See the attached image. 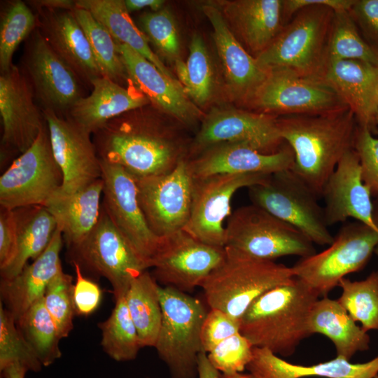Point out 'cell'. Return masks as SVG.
Here are the masks:
<instances>
[{
	"label": "cell",
	"mask_w": 378,
	"mask_h": 378,
	"mask_svg": "<svg viewBox=\"0 0 378 378\" xmlns=\"http://www.w3.org/2000/svg\"><path fill=\"white\" fill-rule=\"evenodd\" d=\"M355 0L283 1L284 26L255 59L262 68H286L321 80L327 62V46L334 11L349 10Z\"/></svg>",
	"instance_id": "1"
},
{
	"label": "cell",
	"mask_w": 378,
	"mask_h": 378,
	"mask_svg": "<svg viewBox=\"0 0 378 378\" xmlns=\"http://www.w3.org/2000/svg\"><path fill=\"white\" fill-rule=\"evenodd\" d=\"M282 139L293 150L292 170L319 197L344 155L354 148L357 122L346 108L320 115L277 118Z\"/></svg>",
	"instance_id": "2"
},
{
	"label": "cell",
	"mask_w": 378,
	"mask_h": 378,
	"mask_svg": "<svg viewBox=\"0 0 378 378\" xmlns=\"http://www.w3.org/2000/svg\"><path fill=\"white\" fill-rule=\"evenodd\" d=\"M320 295L297 277L255 299L240 319V333L253 346L288 357L312 335L309 318Z\"/></svg>",
	"instance_id": "3"
},
{
	"label": "cell",
	"mask_w": 378,
	"mask_h": 378,
	"mask_svg": "<svg viewBox=\"0 0 378 378\" xmlns=\"http://www.w3.org/2000/svg\"><path fill=\"white\" fill-rule=\"evenodd\" d=\"M93 134L99 159L122 167L136 178L166 174L188 160L178 143L155 125L121 115Z\"/></svg>",
	"instance_id": "4"
},
{
	"label": "cell",
	"mask_w": 378,
	"mask_h": 378,
	"mask_svg": "<svg viewBox=\"0 0 378 378\" xmlns=\"http://www.w3.org/2000/svg\"><path fill=\"white\" fill-rule=\"evenodd\" d=\"M225 250L223 260L200 287L210 309L223 311L237 320L261 295L295 277L291 267L230 248Z\"/></svg>",
	"instance_id": "5"
},
{
	"label": "cell",
	"mask_w": 378,
	"mask_h": 378,
	"mask_svg": "<svg viewBox=\"0 0 378 378\" xmlns=\"http://www.w3.org/2000/svg\"><path fill=\"white\" fill-rule=\"evenodd\" d=\"M162 312L155 348L171 378H197V361L204 351L201 329L208 313L203 302L172 286L159 288Z\"/></svg>",
	"instance_id": "6"
},
{
	"label": "cell",
	"mask_w": 378,
	"mask_h": 378,
	"mask_svg": "<svg viewBox=\"0 0 378 378\" xmlns=\"http://www.w3.org/2000/svg\"><path fill=\"white\" fill-rule=\"evenodd\" d=\"M373 218L376 227L358 220L346 223L328 248L300 258L291 267L295 277L327 297L346 275L361 270L378 246V198L373 202Z\"/></svg>",
	"instance_id": "7"
},
{
	"label": "cell",
	"mask_w": 378,
	"mask_h": 378,
	"mask_svg": "<svg viewBox=\"0 0 378 378\" xmlns=\"http://www.w3.org/2000/svg\"><path fill=\"white\" fill-rule=\"evenodd\" d=\"M314 243L299 230L253 204L229 216L225 247L270 260L316 253Z\"/></svg>",
	"instance_id": "8"
},
{
	"label": "cell",
	"mask_w": 378,
	"mask_h": 378,
	"mask_svg": "<svg viewBox=\"0 0 378 378\" xmlns=\"http://www.w3.org/2000/svg\"><path fill=\"white\" fill-rule=\"evenodd\" d=\"M248 195L252 204L293 225L314 244L332 243L319 197L292 169L272 174L265 183L248 187Z\"/></svg>",
	"instance_id": "9"
},
{
	"label": "cell",
	"mask_w": 378,
	"mask_h": 378,
	"mask_svg": "<svg viewBox=\"0 0 378 378\" xmlns=\"http://www.w3.org/2000/svg\"><path fill=\"white\" fill-rule=\"evenodd\" d=\"M63 174L54 157L47 123L34 144L0 177V206H45L61 189Z\"/></svg>",
	"instance_id": "10"
},
{
	"label": "cell",
	"mask_w": 378,
	"mask_h": 378,
	"mask_svg": "<svg viewBox=\"0 0 378 378\" xmlns=\"http://www.w3.org/2000/svg\"><path fill=\"white\" fill-rule=\"evenodd\" d=\"M249 100L269 115H320L349 108L323 80L286 68L270 69Z\"/></svg>",
	"instance_id": "11"
},
{
	"label": "cell",
	"mask_w": 378,
	"mask_h": 378,
	"mask_svg": "<svg viewBox=\"0 0 378 378\" xmlns=\"http://www.w3.org/2000/svg\"><path fill=\"white\" fill-rule=\"evenodd\" d=\"M77 260L105 277L115 300L125 296L132 281L149 268L111 221L103 206L99 220L79 244L71 248Z\"/></svg>",
	"instance_id": "12"
},
{
	"label": "cell",
	"mask_w": 378,
	"mask_h": 378,
	"mask_svg": "<svg viewBox=\"0 0 378 378\" xmlns=\"http://www.w3.org/2000/svg\"><path fill=\"white\" fill-rule=\"evenodd\" d=\"M271 175L220 174L193 178L190 213L183 230L205 244L225 247L223 222L230 216L232 196L243 187L265 183Z\"/></svg>",
	"instance_id": "13"
},
{
	"label": "cell",
	"mask_w": 378,
	"mask_h": 378,
	"mask_svg": "<svg viewBox=\"0 0 378 378\" xmlns=\"http://www.w3.org/2000/svg\"><path fill=\"white\" fill-rule=\"evenodd\" d=\"M134 178L140 206L154 234L163 237L183 230L190 216L193 185L188 160L166 174Z\"/></svg>",
	"instance_id": "14"
},
{
	"label": "cell",
	"mask_w": 378,
	"mask_h": 378,
	"mask_svg": "<svg viewBox=\"0 0 378 378\" xmlns=\"http://www.w3.org/2000/svg\"><path fill=\"white\" fill-rule=\"evenodd\" d=\"M102 206L116 228L151 267L161 237L150 228L140 206L134 176L122 167L100 160Z\"/></svg>",
	"instance_id": "15"
},
{
	"label": "cell",
	"mask_w": 378,
	"mask_h": 378,
	"mask_svg": "<svg viewBox=\"0 0 378 378\" xmlns=\"http://www.w3.org/2000/svg\"><path fill=\"white\" fill-rule=\"evenodd\" d=\"M225 254V247L205 244L182 230L161 237L151 261L153 276L165 286L190 292L201 286Z\"/></svg>",
	"instance_id": "16"
},
{
	"label": "cell",
	"mask_w": 378,
	"mask_h": 378,
	"mask_svg": "<svg viewBox=\"0 0 378 378\" xmlns=\"http://www.w3.org/2000/svg\"><path fill=\"white\" fill-rule=\"evenodd\" d=\"M24 66L34 96L43 108L62 115L83 97L80 80L54 51L39 29L30 36Z\"/></svg>",
	"instance_id": "17"
},
{
	"label": "cell",
	"mask_w": 378,
	"mask_h": 378,
	"mask_svg": "<svg viewBox=\"0 0 378 378\" xmlns=\"http://www.w3.org/2000/svg\"><path fill=\"white\" fill-rule=\"evenodd\" d=\"M221 143L246 145L262 153L279 151L285 143L280 136L277 118L263 113L235 108L212 110L202 122L192 142L198 154Z\"/></svg>",
	"instance_id": "18"
},
{
	"label": "cell",
	"mask_w": 378,
	"mask_h": 378,
	"mask_svg": "<svg viewBox=\"0 0 378 378\" xmlns=\"http://www.w3.org/2000/svg\"><path fill=\"white\" fill-rule=\"evenodd\" d=\"M42 111L52 150L63 174L58 193H74L101 178V161L91 134L68 118L50 110Z\"/></svg>",
	"instance_id": "19"
},
{
	"label": "cell",
	"mask_w": 378,
	"mask_h": 378,
	"mask_svg": "<svg viewBox=\"0 0 378 378\" xmlns=\"http://www.w3.org/2000/svg\"><path fill=\"white\" fill-rule=\"evenodd\" d=\"M27 77L14 64L0 76L1 151L25 152L46 124Z\"/></svg>",
	"instance_id": "20"
},
{
	"label": "cell",
	"mask_w": 378,
	"mask_h": 378,
	"mask_svg": "<svg viewBox=\"0 0 378 378\" xmlns=\"http://www.w3.org/2000/svg\"><path fill=\"white\" fill-rule=\"evenodd\" d=\"M371 196L363 181L359 158L353 148L341 158L323 189L321 197L324 200L323 208L327 225L353 218L376 227Z\"/></svg>",
	"instance_id": "21"
},
{
	"label": "cell",
	"mask_w": 378,
	"mask_h": 378,
	"mask_svg": "<svg viewBox=\"0 0 378 378\" xmlns=\"http://www.w3.org/2000/svg\"><path fill=\"white\" fill-rule=\"evenodd\" d=\"M295 156L286 143L276 153H262L246 145L221 143L188 160L194 178L220 174H265L292 169Z\"/></svg>",
	"instance_id": "22"
},
{
	"label": "cell",
	"mask_w": 378,
	"mask_h": 378,
	"mask_svg": "<svg viewBox=\"0 0 378 378\" xmlns=\"http://www.w3.org/2000/svg\"><path fill=\"white\" fill-rule=\"evenodd\" d=\"M118 51L133 85L161 111L186 125L195 123L201 112L182 85L164 76L153 63L126 45Z\"/></svg>",
	"instance_id": "23"
},
{
	"label": "cell",
	"mask_w": 378,
	"mask_h": 378,
	"mask_svg": "<svg viewBox=\"0 0 378 378\" xmlns=\"http://www.w3.org/2000/svg\"><path fill=\"white\" fill-rule=\"evenodd\" d=\"M321 80L332 88L355 115L358 126L377 134L374 122L378 67L356 59H329Z\"/></svg>",
	"instance_id": "24"
},
{
	"label": "cell",
	"mask_w": 378,
	"mask_h": 378,
	"mask_svg": "<svg viewBox=\"0 0 378 378\" xmlns=\"http://www.w3.org/2000/svg\"><path fill=\"white\" fill-rule=\"evenodd\" d=\"M41 32L80 80L103 76L89 41L72 10L40 9Z\"/></svg>",
	"instance_id": "25"
},
{
	"label": "cell",
	"mask_w": 378,
	"mask_h": 378,
	"mask_svg": "<svg viewBox=\"0 0 378 378\" xmlns=\"http://www.w3.org/2000/svg\"><path fill=\"white\" fill-rule=\"evenodd\" d=\"M202 10L213 27V37L230 90L249 100L266 78L269 71L249 55L229 29L220 10L204 5Z\"/></svg>",
	"instance_id": "26"
},
{
	"label": "cell",
	"mask_w": 378,
	"mask_h": 378,
	"mask_svg": "<svg viewBox=\"0 0 378 378\" xmlns=\"http://www.w3.org/2000/svg\"><path fill=\"white\" fill-rule=\"evenodd\" d=\"M62 237L57 227L50 244L38 258L27 264L15 277L1 279V302L15 322L44 296L48 284L62 268L59 258Z\"/></svg>",
	"instance_id": "27"
},
{
	"label": "cell",
	"mask_w": 378,
	"mask_h": 378,
	"mask_svg": "<svg viewBox=\"0 0 378 378\" xmlns=\"http://www.w3.org/2000/svg\"><path fill=\"white\" fill-rule=\"evenodd\" d=\"M91 86V93L81 97L67 116L90 134L109 120L150 102L136 88L123 87L105 76L94 79Z\"/></svg>",
	"instance_id": "28"
},
{
	"label": "cell",
	"mask_w": 378,
	"mask_h": 378,
	"mask_svg": "<svg viewBox=\"0 0 378 378\" xmlns=\"http://www.w3.org/2000/svg\"><path fill=\"white\" fill-rule=\"evenodd\" d=\"M246 369L255 378H374L378 374V356L362 363L336 356L326 362L302 365L289 363L267 349L253 346Z\"/></svg>",
	"instance_id": "29"
},
{
	"label": "cell",
	"mask_w": 378,
	"mask_h": 378,
	"mask_svg": "<svg viewBox=\"0 0 378 378\" xmlns=\"http://www.w3.org/2000/svg\"><path fill=\"white\" fill-rule=\"evenodd\" d=\"M102 195L101 178L74 193L57 192L45 206L55 218L57 227L71 248L81 243L97 224Z\"/></svg>",
	"instance_id": "30"
},
{
	"label": "cell",
	"mask_w": 378,
	"mask_h": 378,
	"mask_svg": "<svg viewBox=\"0 0 378 378\" xmlns=\"http://www.w3.org/2000/svg\"><path fill=\"white\" fill-rule=\"evenodd\" d=\"M309 329L312 335L319 333L330 339L335 346L336 356L347 360L356 353L370 348L368 332L356 323L337 300L323 297L314 303Z\"/></svg>",
	"instance_id": "31"
},
{
	"label": "cell",
	"mask_w": 378,
	"mask_h": 378,
	"mask_svg": "<svg viewBox=\"0 0 378 378\" xmlns=\"http://www.w3.org/2000/svg\"><path fill=\"white\" fill-rule=\"evenodd\" d=\"M228 13L243 40L257 55L265 50L284 27L283 1L240 0Z\"/></svg>",
	"instance_id": "32"
},
{
	"label": "cell",
	"mask_w": 378,
	"mask_h": 378,
	"mask_svg": "<svg viewBox=\"0 0 378 378\" xmlns=\"http://www.w3.org/2000/svg\"><path fill=\"white\" fill-rule=\"evenodd\" d=\"M14 210L18 227L17 252L11 262L0 269L1 279L15 277L29 259L38 258L50 244L57 228L55 218L43 206Z\"/></svg>",
	"instance_id": "33"
},
{
	"label": "cell",
	"mask_w": 378,
	"mask_h": 378,
	"mask_svg": "<svg viewBox=\"0 0 378 378\" xmlns=\"http://www.w3.org/2000/svg\"><path fill=\"white\" fill-rule=\"evenodd\" d=\"M75 2L76 6L89 10L118 43L130 47L153 63L167 78L178 81L150 48L148 38L132 20L124 0H78Z\"/></svg>",
	"instance_id": "34"
},
{
	"label": "cell",
	"mask_w": 378,
	"mask_h": 378,
	"mask_svg": "<svg viewBox=\"0 0 378 378\" xmlns=\"http://www.w3.org/2000/svg\"><path fill=\"white\" fill-rule=\"evenodd\" d=\"M160 285L146 270L134 278L125 295L141 348L155 346L162 323Z\"/></svg>",
	"instance_id": "35"
},
{
	"label": "cell",
	"mask_w": 378,
	"mask_h": 378,
	"mask_svg": "<svg viewBox=\"0 0 378 378\" xmlns=\"http://www.w3.org/2000/svg\"><path fill=\"white\" fill-rule=\"evenodd\" d=\"M16 324L43 366H48L61 357L59 343L62 338L43 297L34 302Z\"/></svg>",
	"instance_id": "36"
},
{
	"label": "cell",
	"mask_w": 378,
	"mask_h": 378,
	"mask_svg": "<svg viewBox=\"0 0 378 378\" xmlns=\"http://www.w3.org/2000/svg\"><path fill=\"white\" fill-rule=\"evenodd\" d=\"M104 351L116 361L136 358L141 348L138 333L130 314L125 296L115 300L109 317L98 324Z\"/></svg>",
	"instance_id": "37"
},
{
	"label": "cell",
	"mask_w": 378,
	"mask_h": 378,
	"mask_svg": "<svg viewBox=\"0 0 378 378\" xmlns=\"http://www.w3.org/2000/svg\"><path fill=\"white\" fill-rule=\"evenodd\" d=\"M179 82L186 93L198 105L205 104L214 89V74L205 43L200 34L191 39L186 62L175 61Z\"/></svg>",
	"instance_id": "38"
},
{
	"label": "cell",
	"mask_w": 378,
	"mask_h": 378,
	"mask_svg": "<svg viewBox=\"0 0 378 378\" xmlns=\"http://www.w3.org/2000/svg\"><path fill=\"white\" fill-rule=\"evenodd\" d=\"M329 59H356L378 67V50L363 38L349 10L334 11L327 46Z\"/></svg>",
	"instance_id": "39"
},
{
	"label": "cell",
	"mask_w": 378,
	"mask_h": 378,
	"mask_svg": "<svg viewBox=\"0 0 378 378\" xmlns=\"http://www.w3.org/2000/svg\"><path fill=\"white\" fill-rule=\"evenodd\" d=\"M72 11L85 34L102 76L119 83L127 74L118 42L89 10L76 6Z\"/></svg>",
	"instance_id": "40"
},
{
	"label": "cell",
	"mask_w": 378,
	"mask_h": 378,
	"mask_svg": "<svg viewBox=\"0 0 378 378\" xmlns=\"http://www.w3.org/2000/svg\"><path fill=\"white\" fill-rule=\"evenodd\" d=\"M338 286L342 293L337 301L351 318L366 332L378 330V271L361 281L344 277Z\"/></svg>",
	"instance_id": "41"
},
{
	"label": "cell",
	"mask_w": 378,
	"mask_h": 378,
	"mask_svg": "<svg viewBox=\"0 0 378 378\" xmlns=\"http://www.w3.org/2000/svg\"><path fill=\"white\" fill-rule=\"evenodd\" d=\"M36 18L22 1L10 4L1 15L0 24V69L8 71L19 44L35 29Z\"/></svg>",
	"instance_id": "42"
},
{
	"label": "cell",
	"mask_w": 378,
	"mask_h": 378,
	"mask_svg": "<svg viewBox=\"0 0 378 378\" xmlns=\"http://www.w3.org/2000/svg\"><path fill=\"white\" fill-rule=\"evenodd\" d=\"M11 365L33 372H38L43 367L14 318L0 302V371Z\"/></svg>",
	"instance_id": "43"
},
{
	"label": "cell",
	"mask_w": 378,
	"mask_h": 378,
	"mask_svg": "<svg viewBox=\"0 0 378 378\" xmlns=\"http://www.w3.org/2000/svg\"><path fill=\"white\" fill-rule=\"evenodd\" d=\"M43 300L60 337H66L73 329V318L76 314L72 276L60 269L48 284Z\"/></svg>",
	"instance_id": "44"
},
{
	"label": "cell",
	"mask_w": 378,
	"mask_h": 378,
	"mask_svg": "<svg viewBox=\"0 0 378 378\" xmlns=\"http://www.w3.org/2000/svg\"><path fill=\"white\" fill-rule=\"evenodd\" d=\"M141 27L159 51L174 61L179 59L180 42L174 19L168 9L146 13L140 17Z\"/></svg>",
	"instance_id": "45"
},
{
	"label": "cell",
	"mask_w": 378,
	"mask_h": 378,
	"mask_svg": "<svg viewBox=\"0 0 378 378\" xmlns=\"http://www.w3.org/2000/svg\"><path fill=\"white\" fill-rule=\"evenodd\" d=\"M253 348L251 343L239 332L218 344L207 356L222 374L241 372L252 358Z\"/></svg>",
	"instance_id": "46"
},
{
	"label": "cell",
	"mask_w": 378,
	"mask_h": 378,
	"mask_svg": "<svg viewBox=\"0 0 378 378\" xmlns=\"http://www.w3.org/2000/svg\"><path fill=\"white\" fill-rule=\"evenodd\" d=\"M354 148L359 158L363 183L371 195L378 196V138L368 128L357 125Z\"/></svg>",
	"instance_id": "47"
},
{
	"label": "cell",
	"mask_w": 378,
	"mask_h": 378,
	"mask_svg": "<svg viewBox=\"0 0 378 378\" xmlns=\"http://www.w3.org/2000/svg\"><path fill=\"white\" fill-rule=\"evenodd\" d=\"M240 321L217 309H210L201 329L204 351L210 352L228 337L239 332Z\"/></svg>",
	"instance_id": "48"
},
{
	"label": "cell",
	"mask_w": 378,
	"mask_h": 378,
	"mask_svg": "<svg viewBox=\"0 0 378 378\" xmlns=\"http://www.w3.org/2000/svg\"><path fill=\"white\" fill-rule=\"evenodd\" d=\"M349 13L363 38L378 50V0H355Z\"/></svg>",
	"instance_id": "49"
},
{
	"label": "cell",
	"mask_w": 378,
	"mask_h": 378,
	"mask_svg": "<svg viewBox=\"0 0 378 378\" xmlns=\"http://www.w3.org/2000/svg\"><path fill=\"white\" fill-rule=\"evenodd\" d=\"M76 274L74 284V302L76 314L88 316L99 306L102 292L97 284L85 277L78 262L72 261Z\"/></svg>",
	"instance_id": "50"
},
{
	"label": "cell",
	"mask_w": 378,
	"mask_h": 378,
	"mask_svg": "<svg viewBox=\"0 0 378 378\" xmlns=\"http://www.w3.org/2000/svg\"><path fill=\"white\" fill-rule=\"evenodd\" d=\"M18 245L17 218L14 209L1 207L0 269L9 265L15 256Z\"/></svg>",
	"instance_id": "51"
},
{
	"label": "cell",
	"mask_w": 378,
	"mask_h": 378,
	"mask_svg": "<svg viewBox=\"0 0 378 378\" xmlns=\"http://www.w3.org/2000/svg\"><path fill=\"white\" fill-rule=\"evenodd\" d=\"M220 372L209 361L207 354L202 351L197 361L198 378H219Z\"/></svg>",
	"instance_id": "52"
},
{
	"label": "cell",
	"mask_w": 378,
	"mask_h": 378,
	"mask_svg": "<svg viewBox=\"0 0 378 378\" xmlns=\"http://www.w3.org/2000/svg\"><path fill=\"white\" fill-rule=\"evenodd\" d=\"M125 7L129 13L150 8L153 11L162 8L164 1L162 0H124Z\"/></svg>",
	"instance_id": "53"
},
{
	"label": "cell",
	"mask_w": 378,
	"mask_h": 378,
	"mask_svg": "<svg viewBox=\"0 0 378 378\" xmlns=\"http://www.w3.org/2000/svg\"><path fill=\"white\" fill-rule=\"evenodd\" d=\"M32 3L38 6V9L42 7L49 10H72L76 7L75 1L69 0H45L36 1Z\"/></svg>",
	"instance_id": "54"
},
{
	"label": "cell",
	"mask_w": 378,
	"mask_h": 378,
	"mask_svg": "<svg viewBox=\"0 0 378 378\" xmlns=\"http://www.w3.org/2000/svg\"><path fill=\"white\" fill-rule=\"evenodd\" d=\"M27 370L18 365H12L1 371L3 378H24Z\"/></svg>",
	"instance_id": "55"
},
{
	"label": "cell",
	"mask_w": 378,
	"mask_h": 378,
	"mask_svg": "<svg viewBox=\"0 0 378 378\" xmlns=\"http://www.w3.org/2000/svg\"><path fill=\"white\" fill-rule=\"evenodd\" d=\"M219 378H255L252 374H244L241 372H235L231 374L220 373Z\"/></svg>",
	"instance_id": "56"
},
{
	"label": "cell",
	"mask_w": 378,
	"mask_h": 378,
	"mask_svg": "<svg viewBox=\"0 0 378 378\" xmlns=\"http://www.w3.org/2000/svg\"><path fill=\"white\" fill-rule=\"evenodd\" d=\"M374 119V122L376 125L377 126L378 125V104L375 108Z\"/></svg>",
	"instance_id": "57"
},
{
	"label": "cell",
	"mask_w": 378,
	"mask_h": 378,
	"mask_svg": "<svg viewBox=\"0 0 378 378\" xmlns=\"http://www.w3.org/2000/svg\"><path fill=\"white\" fill-rule=\"evenodd\" d=\"M374 102H375V106H377V105L378 104V80H377V85H376V89H375Z\"/></svg>",
	"instance_id": "58"
},
{
	"label": "cell",
	"mask_w": 378,
	"mask_h": 378,
	"mask_svg": "<svg viewBox=\"0 0 378 378\" xmlns=\"http://www.w3.org/2000/svg\"><path fill=\"white\" fill-rule=\"evenodd\" d=\"M377 251H378V248H377Z\"/></svg>",
	"instance_id": "59"
}]
</instances>
